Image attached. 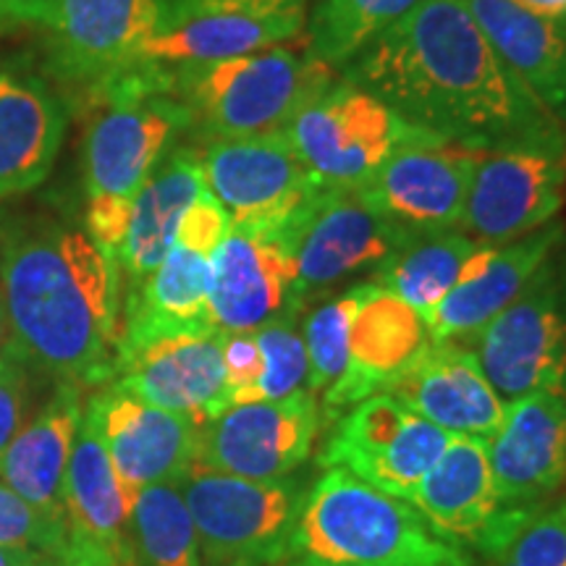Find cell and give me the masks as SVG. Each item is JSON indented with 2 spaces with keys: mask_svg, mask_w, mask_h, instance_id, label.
Segmentation results:
<instances>
[{
  "mask_svg": "<svg viewBox=\"0 0 566 566\" xmlns=\"http://www.w3.org/2000/svg\"><path fill=\"white\" fill-rule=\"evenodd\" d=\"M407 124L467 150L566 155V129L495 53L462 0H420L342 69Z\"/></svg>",
  "mask_w": 566,
  "mask_h": 566,
  "instance_id": "cell-1",
  "label": "cell"
},
{
  "mask_svg": "<svg viewBox=\"0 0 566 566\" xmlns=\"http://www.w3.org/2000/svg\"><path fill=\"white\" fill-rule=\"evenodd\" d=\"M11 346L55 386L105 388L122 342L118 263L90 233L40 223L6 242L0 260Z\"/></svg>",
  "mask_w": 566,
  "mask_h": 566,
  "instance_id": "cell-2",
  "label": "cell"
},
{
  "mask_svg": "<svg viewBox=\"0 0 566 566\" xmlns=\"http://www.w3.org/2000/svg\"><path fill=\"white\" fill-rule=\"evenodd\" d=\"M292 558L300 566H475L409 501L394 499L346 470H328L304 495Z\"/></svg>",
  "mask_w": 566,
  "mask_h": 566,
  "instance_id": "cell-3",
  "label": "cell"
},
{
  "mask_svg": "<svg viewBox=\"0 0 566 566\" xmlns=\"http://www.w3.org/2000/svg\"><path fill=\"white\" fill-rule=\"evenodd\" d=\"M296 42L176 69L174 92L192 113V129L208 139L286 129L304 105L336 82V69L315 61L307 45L296 48Z\"/></svg>",
  "mask_w": 566,
  "mask_h": 566,
  "instance_id": "cell-4",
  "label": "cell"
},
{
  "mask_svg": "<svg viewBox=\"0 0 566 566\" xmlns=\"http://www.w3.org/2000/svg\"><path fill=\"white\" fill-rule=\"evenodd\" d=\"M174 71L132 61L87 90L95 118L82 142V174L90 197H132L166 158L192 113L174 92Z\"/></svg>",
  "mask_w": 566,
  "mask_h": 566,
  "instance_id": "cell-5",
  "label": "cell"
},
{
  "mask_svg": "<svg viewBox=\"0 0 566 566\" xmlns=\"http://www.w3.org/2000/svg\"><path fill=\"white\" fill-rule=\"evenodd\" d=\"M202 566H275L292 556L304 493L292 478L244 480L192 464L179 480Z\"/></svg>",
  "mask_w": 566,
  "mask_h": 566,
  "instance_id": "cell-6",
  "label": "cell"
},
{
  "mask_svg": "<svg viewBox=\"0 0 566 566\" xmlns=\"http://www.w3.org/2000/svg\"><path fill=\"white\" fill-rule=\"evenodd\" d=\"M286 137L321 192L359 189L396 147L422 129L344 76L289 122Z\"/></svg>",
  "mask_w": 566,
  "mask_h": 566,
  "instance_id": "cell-7",
  "label": "cell"
},
{
  "mask_svg": "<svg viewBox=\"0 0 566 566\" xmlns=\"http://www.w3.org/2000/svg\"><path fill=\"white\" fill-rule=\"evenodd\" d=\"M472 344L504 405L566 391V233L522 294Z\"/></svg>",
  "mask_w": 566,
  "mask_h": 566,
  "instance_id": "cell-8",
  "label": "cell"
},
{
  "mask_svg": "<svg viewBox=\"0 0 566 566\" xmlns=\"http://www.w3.org/2000/svg\"><path fill=\"white\" fill-rule=\"evenodd\" d=\"M449 438L451 433L415 415L396 396L375 394L338 417L321 467H338L394 499L409 501Z\"/></svg>",
  "mask_w": 566,
  "mask_h": 566,
  "instance_id": "cell-9",
  "label": "cell"
},
{
  "mask_svg": "<svg viewBox=\"0 0 566 566\" xmlns=\"http://www.w3.org/2000/svg\"><path fill=\"white\" fill-rule=\"evenodd\" d=\"M208 192L223 205L231 223L286 231L315 200L302 160L286 132L252 134L237 139H212L202 153Z\"/></svg>",
  "mask_w": 566,
  "mask_h": 566,
  "instance_id": "cell-10",
  "label": "cell"
},
{
  "mask_svg": "<svg viewBox=\"0 0 566 566\" xmlns=\"http://www.w3.org/2000/svg\"><path fill=\"white\" fill-rule=\"evenodd\" d=\"M483 155L420 132L396 147L357 192L405 233L459 229Z\"/></svg>",
  "mask_w": 566,
  "mask_h": 566,
  "instance_id": "cell-11",
  "label": "cell"
},
{
  "mask_svg": "<svg viewBox=\"0 0 566 566\" xmlns=\"http://www.w3.org/2000/svg\"><path fill=\"white\" fill-rule=\"evenodd\" d=\"M321 422L313 394L237 405L200 424L195 464L260 483L283 480L307 462Z\"/></svg>",
  "mask_w": 566,
  "mask_h": 566,
  "instance_id": "cell-12",
  "label": "cell"
},
{
  "mask_svg": "<svg viewBox=\"0 0 566 566\" xmlns=\"http://www.w3.org/2000/svg\"><path fill=\"white\" fill-rule=\"evenodd\" d=\"M405 237L357 189L317 192L292 229L294 307L304 310L352 273L375 271Z\"/></svg>",
  "mask_w": 566,
  "mask_h": 566,
  "instance_id": "cell-13",
  "label": "cell"
},
{
  "mask_svg": "<svg viewBox=\"0 0 566 566\" xmlns=\"http://www.w3.org/2000/svg\"><path fill=\"white\" fill-rule=\"evenodd\" d=\"M430 527L462 548L499 558L533 514L506 512L493 491L488 438L451 436L409 499Z\"/></svg>",
  "mask_w": 566,
  "mask_h": 566,
  "instance_id": "cell-14",
  "label": "cell"
},
{
  "mask_svg": "<svg viewBox=\"0 0 566 566\" xmlns=\"http://www.w3.org/2000/svg\"><path fill=\"white\" fill-rule=\"evenodd\" d=\"M564 205L566 155L485 153L472 176L459 229L480 244L501 247L556 221Z\"/></svg>",
  "mask_w": 566,
  "mask_h": 566,
  "instance_id": "cell-15",
  "label": "cell"
},
{
  "mask_svg": "<svg viewBox=\"0 0 566 566\" xmlns=\"http://www.w3.org/2000/svg\"><path fill=\"white\" fill-rule=\"evenodd\" d=\"M168 21V0H55L51 66L87 92L134 61Z\"/></svg>",
  "mask_w": 566,
  "mask_h": 566,
  "instance_id": "cell-16",
  "label": "cell"
},
{
  "mask_svg": "<svg viewBox=\"0 0 566 566\" xmlns=\"http://www.w3.org/2000/svg\"><path fill=\"white\" fill-rule=\"evenodd\" d=\"M296 263L286 231L231 223L210 254V315L221 334L258 331L294 307Z\"/></svg>",
  "mask_w": 566,
  "mask_h": 566,
  "instance_id": "cell-17",
  "label": "cell"
},
{
  "mask_svg": "<svg viewBox=\"0 0 566 566\" xmlns=\"http://www.w3.org/2000/svg\"><path fill=\"white\" fill-rule=\"evenodd\" d=\"M108 386L145 401L171 409L205 424L223 415L229 405L223 367V334H179L122 349Z\"/></svg>",
  "mask_w": 566,
  "mask_h": 566,
  "instance_id": "cell-18",
  "label": "cell"
},
{
  "mask_svg": "<svg viewBox=\"0 0 566 566\" xmlns=\"http://www.w3.org/2000/svg\"><path fill=\"white\" fill-rule=\"evenodd\" d=\"M488 454L501 509L535 514L548 506L566 485V391L509 401Z\"/></svg>",
  "mask_w": 566,
  "mask_h": 566,
  "instance_id": "cell-19",
  "label": "cell"
},
{
  "mask_svg": "<svg viewBox=\"0 0 566 566\" xmlns=\"http://www.w3.org/2000/svg\"><path fill=\"white\" fill-rule=\"evenodd\" d=\"M430 344L433 336L428 323L415 307L375 281H365L363 300L352 321L349 365L323 394V420L336 422L359 401L386 394L420 363Z\"/></svg>",
  "mask_w": 566,
  "mask_h": 566,
  "instance_id": "cell-20",
  "label": "cell"
},
{
  "mask_svg": "<svg viewBox=\"0 0 566 566\" xmlns=\"http://www.w3.org/2000/svg\"><path fill=\"white\" fill-rule=\"evenodd\" d=\"M113 470L129 499L153 483H176L197 457L200 424L192 417L160 409L105 386L87 401Z\"/></svg>",
  "mask_w": 566,
  "mask_h": 566,
  "instance_id": "cell-21",
  "label": "cell"
},
{
  "mask_svg": "<svg viewBox=\"0 0 566 566\" xmlns=\"http://www.w3.org/2000/svg\"><path fill=\"white\" fill-rule=\"evenodd\" d=\"M564 233V221H551L516 242L480 247L467 260L457 286L430 315L428 328L433 342H475L480 331L522 294L543 260L562 242Z\"/></svg>",
  "mask_w": 566,
  "mask_h": 566,
  "instance_id": "cell-22",
  "label": "cell"
},
{
  "mask_svg": "<svg viewBox=\"0 0 566 566\" xmlns=\"http://www.w3.org/2000/svg\"><path fill=\"white\" fill-rule=\"evenodd\" d=\"M386 394L451 436L491 438L504 422L506 405L488 380L475 349L433 342L407 375Z\"/></svg>",
  "mask_w": 566,
  "mask_h": 566,
  "instance_id": "cell-23",
  "label": "cell"
},
{
  "mask_svg": "<svg viewBox=\"0 0 566 566\" xmlns=\"http://www.w3.org/2000/svg\"><path fill=\"white\" fill-rule=\"evenodd\" d=\"M66 134L55 90L21 69H0V200L48 179Z\"/></svg>",
  "mask_w": 566,
  "mask_h": 566,
  "instance_id": "cell-24",
  "label": "cell"
},
{
  "mask_svg": "<svg viewBox=\"0 0 566 566\" xmlns=\"http://www.w3.org/2000/svg\"><path fill=\"white\" fill-rule=\"evenodd\" d=\"M495 53L566 129V17H543L512 0H462Z\"/></svg>",
  "mask_w": 566,
  "mask_h": 566,
  "instance_id": "cell-25",
  "label": "cell"
},
{
  "mask_svg": "<svg viewBox=\"0 0 566 566\" xmlns=\"http://www.w3.org/2000/svg\"><path fill=\"white\" fill-rule=\"evenodd\" d=\"M202 192H208L202 153L192 147L168 150L166 158L153 168V174L132 197L129 229L118 252V268L129 275L132 286L150 279L155 268L166 260L184 212L192 208Z\"/></svg>",
  "mask_w": 566,
  "mask_h": 566,
  "instance_id": "cell-26",
  "label": "cell"
},
{
  "mask_svg": "<svg viewBox=\"0 0 566 566\" xmlns=\"http://www.w3.org/2000/svg\"><path fill=\"white\" fill-rule=\"evenodd\" d=\"M218 331L210 315V258L174 244L150 279L126 294L118 352L163 336Z\"/></svg>",
  "mask_w": 566,
  "mask_h": 566,
  "instance_id": "cell-27",
  "label": "cell"
},
{
  "mask_svg": "<svg viewBox=\"0 0 566 566\" xmlns=\"http://www.w3.org/2000/svg\"><path fill=\"white\" fill-rule=\"evenodd\" d=\"M82 412L80 388L55 386L51 401L27 428L19 430L0 459V475L6 478V485L51 514H66L63 488Z\"/></svg>",
  "mask_w": 566,
  "mask_h": 566,
  "instance_id": "cell-28",
  "label": "cell"
},
{
  "mask_svg": "<svg viewBox=\"0 0 566 566\" xmlns=\"http://www.w3.org/2000/svg\"><path fill=\"white\" fill-rule=\"evenodd\" d=\"M63 504L71 527L103 546L122 566H137L129 546V506L122 480L105 451L95 417L82 412L74 449L69 457Z\"/></svg>",
  "mask_w": 566,
  "mask_h": 566,
  "instance_id": "cell-29",
  "label": "cell"
},
{
  "mask_svg": "<svg viewBox=\"0 0 566 566\" xmlns=\"http://www.w3.org/2000/svg\"><path fill=\"white\" fill-rule=\"evenodd\" d=\"M307 21L250 17V13H195L168 21L163 30L139 48L134 61H147L163 69L200 66L239 59L283 42H296Z\"/></svg>",
  "mask_w": 566,
  "mask_h": 566,
  "instance_id": "cell-30",
  "label": "cell"
},
{
  "mask_svg": "<svg viewBox=\"0 0 566 566\" xmlns=\"http://www.w3.org/2000/svg\"><path fill=\"white\" fill-rule=\"evenodd\" d=\"M483 244L457 229L407 233L384 263L375 268L370 281L401 296L428 323L443 296L462 279L467 260Z\"/></svg>",
  "mask_w": 566,
  "mask_h": 566,
  "instance_id": "cell-31",
  "label": "cell"
},
{
  "mask_svg": "<svg viewBox=\"0 0 566 566\" xmlns=\"http://www.w3.org/2000/svg\"><path fill=\"white\" fill-rule=\"evenodd\" d=\"M129 546L137 566H202L200 537L176 483H153L134 493Z\"/></svg>",
  "mask_w": 566,
  "mask_h": 566,
  "instance_id": "cell-32",
  "label": "cell"
},
{
  "mask_svg": "<svg viewBox=\"0 0 566 566\" xmlns=\"http://www.w3.org/2000/svg\"><path fill=\"white\" fill-rule=\"evenodd\" d=\"M417 3L420 0H310L304 45L315 61L342 71Z\"/></svg>",
  "mask_w": 566,
  "mask_h": 566,
  "instance_id": "cell-33",
  "label": "cell"
},
{
  "mask_svg": "<svg viewBox=\"0 0 566 566\" xmlns=\"http://www.w3.org/2000/svg\"><path fill=\"white\" fill-rule=\"evenodd\" d=\"M365 283H357L346 294L331 296L310 310L304 317L302 338L310 359V394L323 396L342 378L349 365L352 321L363 300Z\"/></svg>",
  "mask_w": 566,
  "mask_h": 566,
  "instance_id": "cell-34",
  "label": "cell"
},
{
  "mask_svg": "<svg viewBox=\"0 0 566 566\" xmlns=\"http://www.w3.org/2000/svg\"><path fill=\"white\" fill-rule=\"evenodd\" d=\"M302 310H286L263 328L254 331L263 352V378H260V401L292 399L310 394V359L300 331Z\"/></svg>",
  "mask_w": 566,
  "mask_h": 566,
  "instance_id": "cell-35",
  "label": "cell"
},
{
  "mask_svg": "<svg viewBox=\"0 0 566 566\" xmlns=\"http://www.w3.org/2000/svg\"><path fill=\"white\" fill-rule=\"evenodd\" d=\"M71 541L69 514H51L21 499L9 485H0V543L59 556Z\"/></svg>",
  "mask_w": 566,
  "mask_h": 566,
  "instance_id": "cell-36",
  "label": "cell"
},
{
  "mask_svg": "<svg viewBox=\"0 0 566 566\" xmlns=\"http://www.w3.org/2000/svg\"><path fill=\"white\" fill-rule=\"evenodd\" d=\"M499 566H566V499L530 516L499 556Z\"/></svg>",
  "mask_w": 566,
  "mask_h": 566,
  "instance_id": "cell-37",
  "label": "cell"
},
{
  "mask_svg": "<svg viewBox=\"0 0 566 566\" xmlns=\"http://www.w3.org/2000/svg\"><path fill=\"white\" fill-rule=\"evenodd\" d=\"M223 367L231 407L260 401V378H263L265 363L254 331L223 334Z\"/></svg>",
  "mask_w": 566,
  "mask_h": 566,
  "instance_id": "cell-38",
  "label": "cell"
},
{
  "mask_svg": "<svg viewBox=\"0 0 566 566\" xmlns=\"http://www.w3.org/2000/svg\"><path fill=\"white\" fill-rule=\"evenodd\" d=\"M27 412V365L11 344L0 352V459L19 436Z\"/></svg>",
  "mask_w": 566,
  "mask_h": 566,
  "instance_id": "cell-39",
  "label": "cell"
},
{
  "mask_svg": "<svg viewBox=\"0 0 566 566\" xmlns=\"http://www.w3.org/2000/svg\"><path fill=\"white\" fill-rule=\"evenodd\" d=\"M231 231V216L223 210V205L216 200L210 192L197 197L192 208L184 212L179 231H176V242L187 247V250L210 254L221 247L226 233Z\"/></svg>",
  "mask_w": 566,
  "mask_h": 566,
  "instance_id": "cell-40",
  "label": "cell"
},
{
  "mask_svg": "<svg viewBox=\"0 0 566 566\" xmlns=\"http://www.w3.org/2000/svg\"><path fill=\"white\" fill-rule=\"evenodd\" d=\"M307 11L310 0H168V21L195 17V13H250V17L307 21Z\"/></svg>",
  "mask_w": 566,
  "mask_h": 566,
  "instance_id": "cell-41",
  "label": "cell"
},
{
  "mask_svg": "<svg viewBox=\"0 0 566 566\" xmlns=\"http://www.w3.org/2000/svg\"><path fill=\"white\" fill-rule=\"evenodd\" d=\"M132 216L129 197L116 195H95L87 205V233L101 250L118 263V252L126 239Z\"/></svg>",
  "mask_w": 566,
  "mask_h": 566,
  "instance_id": "cell-42",
  "label": "cell"
},
{
  "mask_svg": "<svg viewBox=\"0 0 566 566\" xmlns=\"http://www.w3.org/2000/svg\"><path fill=\"white\" fill-rule=\"evenodd\" d=\"M30 566H122L103 546L71 527V541L59 556H38Z\"/></svg>",
  "mask_w": 566,
  "mask_h": 566,
  "instance_id": "cell-43",
  "label": "cell"
},
{
  "mask_svg": "<svg viewBox=\"0 0 566 566\" xmlns=\"http://www.w3.org/2000/svg\"><path fill=\"white\" fill-rule=\"evenodd\" d=\"M55 0H0V30L9 24H48Z\"/></svg>",
  "mask_w": 566,
  "mask_h": 566,
  "instance_id": "cell-44",
  "label": "cell"
},
{
  "mask_svg": "<svg viewBox=\"0 0 566 566\" xmlns=\"http://www.w3.org/2000/svg\"><path fill=\"white\" fill-rule=\"evenodd\" d=\"M38 556L42 554H34V551L17 546H3V543H0V566H30Z\"/></svg>",
  "mask_w": 566,
  "mask_h": 566,
  "instance_id": "cell-45",
  "label": "cell"
},
{
  "mask_svg": "<svg viewBox=\"0 0 566 566\" xmlns=\"http://www.w3.org/2000/svg\"><path fill=\"white\" fill-rule=\"evenodd\" d=\"M9 334V323H6V304H3V289H0V342Z\"/></svg>",
  "mask_w": 566,
  "mask_h": 566,
  "instance_id": "cell-46",
  "label": "cell"
},
{
  "mask_svg": "<svg viewBox=\"0 0 566 566\" xmlns=\"http://www.w3.org/2000/svg\"><path fill=\"white\" fill-rule=\"evenodd\" d=\"M292 566H300V564H292Z\"/></svg>",
  "mask_w": 566,
  "mask_h": 566,
  "instance_id": "cell-47",
  "label": "cell"
}]
</instances>
